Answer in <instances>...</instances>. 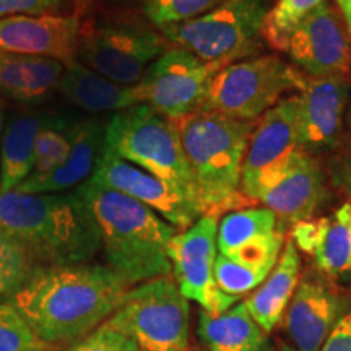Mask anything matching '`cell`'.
Here are the masks:
<instances>
[{
	"label": "cell",
	"instance_id": "cell-1",
	"mask_svg": "<svg viewBox=\"0 0 351 351\" xmlns=\"http://www.w3.org/2000/svg\"><path fill=\"white\" fill-rule=\"evenodd\" d=\"M129 288L99 263L41 267L8 301L39 340L64 348L103 326Z\"/></svg>",
	"mask_w": 351,
	"mask_h": 351
},
{
	"label": "cell",
	"instance_id": "cell-2",
	"mask_svg": "<svg viewBox=\"0 0 351 351\" xmlns=\"http://www.w3.org/2000/svg\"><path fill=\"white\" fill-rule=\"evenodd\" d=\"M0 228L39 269L88 263L101 251L98 226L77 192H0Z\"/></svg>",
	"mask_w": 351,
	"mask_h": 351
},
{
	"label": "cell",
	"instance_id": "cell-3",
	"mask_svg": "<svg viewBox=\"0 0 351 351\" xmlns=\"http://www.w3.org/2000/svg\"><path fill=\"white\" fill-rule=\"evenodd\" d=\"M77 194L93 215L108 267L129 287L173 274L168 256L178 230L147 205L90 179Z\"/></svg>",
	"mask_w": 351,
	"mask_h": 351
},
{
	"label": "cell",
	"instance_id": "cell-4",
	"mask_svg": "<svg viewBox=\"0 0 351 351\" xmlns=\"http://www.w3.org/2000/svg\"><path fill=\"white\" fill-rule=\"evenodd\" d=\"M174 122L205 215L218 218L256 205L241 192V169L256 121L197 109Z\"/></svg>",
	"mask_w": 351,
	"mask_h": 351
},
{
	"label": "cell",
	"instance_id": "cell-5",
	"mask_svg": "<svg viewBox=\"0 0 351 351\" xmlns=\"http://www.w3.org/2000/svg\"><path fill=\"white\" fill-rule=\"evenodd\" d=\"M104 145L122 160L168 184L205 215L189 169L178 124L147 104L116 112L108 122Z\"/></svg>",
	"mask_w": 351,
	"mask_h": 351
},
{
	"label": "cell",
	"instance_id": "cell-6",
	"mask_svg": "<svg viewBox=\"0 0 351 351\" xmlns=\"http://www.w3.org/2000/svg\"><path fill=\"white\" fill-rule=\"evenodd\" d=\"M106 324L140 351H189L191 345V306L169 275L130 287Z\"/></svg>",
	"mask_w": 351,
	"mask_h": 351
},
{
	"label": "cell",
	"instance_id": "cell-7",
	"mask_svg": "<svg viewBox=\"0 0 351 351\" xmlns=\"http://www.w3.org/2000/svg\"><path fill=\"white\" fill-rule=\"evenodd\" d=\"M267 13V0H223L204 15L158 29L173 46L205 62L231 64L257 51Z\"/></svg>",
	"mask_w": 351,
	"mask_h": 351
},
{
	"label": "cell",
	"instance_id": "cell-8",
	"mask_svg": "<svg viewBox=\"0 0 351 351\" xmlns=\"http://www.w3.org/2000/svg\"><path fill=\"white\" fill-rule=\"evenodd\" d=\"M158 32L129 19L86 21L82 23L77 60L119 85L134 86L168 49L169 41Z\"/></svg>",
	"mask_w": 351,
	"mask_h": 351
},
{
	"label": "cell",
	"instance_id": "cell-9",
	"mask_svg": "<svg viewBox=\"0 0 351 351\" xmlns=\"http://www.w3.org/2000/svg\"><path fill=\"white\" fill-rule=\"evenodd\" d=\"M306 78L275 56L232 62L210 82L200 109L239 121H256L278 103L289 88H301Z\"/></svg>",
	"mask_w": 351,
	"mask_h": 351
},
{
	"label": "cell",
	"instance_id": "cell-10",
	"mask_svg": "<svg viewBox=\"0 0 351 351\" xmlns=\"http://www.w3.org/2000/svg\"><path fill=\"white\" fill-rule=\"evenodd\" d=\"M225 65L205 62L178 46L168 47L134 85L137 103L147 104L171 121H181L200 109L210 82Z\"/></svg>",
	"mask_w": 351,
	"mask_h": 351
},
{
	"label": "cell",
	"instance_id": "cell-11",
	"mask_svg": "<svg viewBox=\"0 0 351 351\" xmlns=\"http://www.w3.org/2000/svg\"><path fill=\"white\" fill-rule=\"evenodd\" d=\"M298 96L278 101L256 124L241 169V192L247 199L257 202L302 152L298 142Z\"/></svg>",
	"mask_w": 351,
	"mask_h": 351
},
{
	"label": "cell",
	"instance_id": "cell-12",
	"mask_svg": "<svg viewBox=\"0 0 351 351\" xmlns=\"http://www.w3.org/2000/svg\"><path fill=\"white\" fill-rule=\"evenodd\" d=\"M218 218L205 215L168 245L174 280L184 298L195 301L210 315H219L239 301L223 293L215 282Z\"/></svg>",
	"mask_w": 351,
	"mask_h": 351
},
{
	"label": "cell",
	"instance_id": "cell-13",
	"mask_svg": "<svg viewBox=\"0 0 351 351\" xmlns=\"http://www.w3.org/2000/svg\"><path fill=\"white\" fill-rule=\"evenodd\" d=\"M90 181L147 205L176 230H187L197 219L205 217L199 208L184 200L168 184L138 166L122 160L106 145L99 153Z\"/></svg>",
	"mask_w": 351,
	"mask_h": 351
},
{
	"label": "cell",
	"instance_id": "cell-14",
	"mask_svg": "<svg viewBox=\"0 0 351 351\" xmlns=\"http://www.w3.org/2000/svg\"><path fill=\"white\" fill-rule=\"evenodd\" d=\"M289 57L309 75L345 77L351 67L348 23L330 3H322L291 33Z\"/></svg>",
	"mask_w": 351,
	"mask_h": 351
},
{
	"label": "cell",
	"instance_id": "cell-15",
	"mask_svg": "<svg viewBox=\"0 0 351 351\" xmlns=\"http://www.w3.org/2000/svg\"><path fill=\"white\" fill-rule=\"evenodd\" d=\"M82 20L77 12L59 15H13L0 19V51L77 60Z\"/></svg>",
	"mask_w": 351,
	"mask_h": 351
},
{
	"label": "cell",
	"instance_id": "cell-16",
	"mask_svg": "<svg viewBox=\"0 0 351 351\" xmlns=\"http://www.w3.org/2000/svg\"><path fill=\"white\" fill-rule=\"evenodd\" d=\"M298 109V142L302 152L332 150L339 140L350 99L345 77H313L301 86Z\"/></svg>",
	"mask_w": 351,
	"mask_h": 351
},
{
	"label": "cell",
	"instance_id": "cell-17",
	"mask_svg": "<svg viewBox=\"0 0 351 351\" xmlns=\"http://www.w3.org/2000/svg\"><path fill=\"white\" fill-rule=\"evenodd\" d=\"M283 244L285 231L269 208L234 210L218 223V251L234 262L275 269Z\"/></svg>",
	"mask_w": 351,
	"mask_h": 351
},
{
	"label": "cell",
	"instance_id": "cell-18",
	"mask_svg": "<svg viewBox=\"0 0 351 351\" xmlns=\"http://www.w3.org/2000/svg\"><path fill=\"white\" fill-rule=\"evenodd\" d=\"M340 317V298L332 285L307 274L289 301L285 328L298 351H320Z\"/></svg>",
	"mask_w": 351,
	"mask_h": 351
},
{
	"label": "cell",
	"instance_id": "cell-19",
	"mask_svg": "<svg viewBox=\"0 0 351 351\" xmlns=\"http://www.w3.org/2000/svg\"><path fill=\"white\" fill-rule=\"evenodd\" d=\"M327 197L326 176L313 155L301 152L278 181L267 187L257 202L274 212L278 228L313 219Z\"/></svg>",
	"mask_w": 351,
	"mask_h": 351
},
{
	"label": "cell",
	"instance_id": "cell-20",
	"mask_svg": "<svg viewBox=\"0 0 351 351\" xmlns=\"http://www.w3.org/2000/svg\"><path fill=\"white\" fill-rule=\"evenodd\" d=\"M108 122L98 117L77 122L75 138L65 163L47 174H29L15 191L21 194H64L80 187L93 176L96 161L104 147Z\"/></svg>",
	"mask_w": 351,
	"mask_h": 351
},
{
	"label": "cell",
	"instance_id": "cell-21",
	"mask_svg": "<svg viewBox=\"0 0 351 351\" xmlns=\"http://www.w3.org/2000/svg\"><path fill=\"white\" fill-rule=\"evenodd\" d=\"M293 244L315 258L324 275L341 278L351 275L350 202L332 217L306 219L293 225Z\"/></svg>",
	"mask_w": 351,
	"mask_h": 351
},
{
	"label": "cell",
	"instance_id": "cell-22",
	"mask_svg": "<svg viewBox=\"0 0 351 351\" xmlns=\"http://www.w3.org/2000/svg\"><path fill=\"white\" fill-rule=\"evenodd\" d=\"M65 64L43 56L0 51V93L23 106H39L59 91Z\"/></svg>",
	"mask_w": 351,
	"mask_h": 351
},
{
	"label": "cell",
	"instance_id": "cell-23",
	"mask_svg": "<svg viewBox=\"0 0 351 351\" xmlns=\"http://www.w3.org/2000/svg\"><path fill=\"white\" fill-rule=\"evenodd\" d=\"M54 114L16 112L7 122L0 142V192H12L33 173L36 140Z\"/></svg>",
	"mask_w": 351,
	"mask_h": 351
},
{
	"label": "cell",
	"instance_id": "cell-24",
	"mask_svg": "<svg viewBox=\"0 0 351 351\" xmlns=\"http://www.w3.org/2000/svg\"><path fill=\"white\" fill-rule=\"evenodd\" d=\"M197 335L208 351H274L269 333L252 319L244 301L219 315L200 309Z\"/></svg>",
	"mask_w": 351,
	"mask_h": 351
},
{
	"label": "cell",
	"instance_id": "cell-25",
	"mask_svg": "<svg viewBox=\"0 0 351 351\" xmlns=\"http://www.w3.org/2000/svg\"><path fill=\"white\" fill-rule=\"evenodd\" d=\"M59 93L82 111L91 114L119 112L138 104L134 86H124L109 80L78 60L65 65Z\"/></svg>",
	"mask_w": 351,
	"mask_h": 351
},
{
	"label": "cell",
	"instance_id": "cell-26",
	"mask_svg": "<svg viewBox=\"0 0 351 351\" xmlns=\"http://www.w3.org/2000/svg\"><path fill=\"white\" fill-rule=\"evenodd\" d=\"M301 258L293 241H287L275 269L267 280L244 301L249 314L267 333L282 322L285 311L295 295L300 278Z\"/></svg>",
	"mask_w": 351,
	"mask_h": 351
},
{
	"label": "cell",
	"instance_id": "cell-27",
	"mask_svg": "<svg viewBox=\"0 0 351 351\" xmlns=\"http://www.w3.org/2000/svg\"><path fill=\"white\" fill-rule=\"evenodd\" d=\"M78 121L56 116L43 127L36 140V160L32 174H47L59 169L72 150Z\"/></svg>",
	"mask_w": 351,
	"mask_h": 351
},
{
	"label": "cell",
	"instance_id": "cell-28",
	"mask_svg": "<svg viewBox=\"0 0 351 351\" xmlns=\"http://www.w3.org/2000/svg\"><path fill=\"white\" fill-rule=\"evenodd\" d=\"M322 3L324 0H278L267 13L261 34L274 49L288 51L291 33Z\"/></svg>",
	"mask_w": 351,
	"mask_h": 351
},
{
	"label": "cell",
	"instance_id": "cell-29",
	"mask_svg": "<svg viewBox=\"0 0 351 351\" xmlns=\"http://www.w3.org/2000/svg\"><path fill=\"white\" fill-rule=\"evenodd\" d=\"M39 267L0 228V301H8Z\"/></svg>",
	"mask_w": 351,
	"mask_h": 351
},
{
	"label": "cell",
	"instance_id": "cell-30",
	"mask_svg": "<svg viewBox=\"0 0 351 351\" xmlns=\"http://www.w3.org/2000/svg\"><path fill=\"white\" fill-rule=\"evenodd\" d=\"M44 343L10 301H0V351H60Z\"/></svg>",
	"mask_w": 351,
	"mask_h": 351
},
{
	"label": "cell",
	"instance_id": "cell-31",
	"mask_svg": "<svg viewBox=\"0 0 351 351\" xmlns=\"http://www.w3.org/2000/svg\"><path fill=\"white\" fill-rule=\"evenodd\" d=\"M271 270L269 267L245 265L218 254L215 261V282L226 295L243 298L261 287Z\"/></svg>",
	"mask_w": 351,
	"mask_h": 351
},
{
	"label": "cell",
	"instance_id": "cell-32",
	"mask_svg": "<svg viewBox=\"0 0 351 351\" xmlns=\"http://www.w3.org/2000/svg\"><path fill=\"white\" fill-rule=\"evenodd\" d=\"M142 13L156 28L182 23L204 15L223 0H134Z\"/></svg>",
	"mask_w": 351,
	"mask_h": 351
},
{
	"label": "cell",
	"instance_id": "cell-33",
	"mask_svg": "<svg viewBox=\"0 0 351 351\" xmlns=\"http://www.w3.org/2000/svg\"><path fill=\"white\" fill-rule=\"evenodd\" d=\"M330 184L351 204V104L346 109L343 129L327 161Z\"/></svg>",
	"mask_w": 351,
	"mask_h": 351
},
{
	"label": "cell",
	"instance_id": "cell-34",
	"mask_svg": "<svg viewBox=\"0 0 351 351\" xmlns=\"http://www.w3.org/2000/svg\"><path fill=\"white\" fill-rule=\"evenodd\" d=\"M60 351H140V348L134 340L104 322L90 335Z\"/></svg>",
	"mask_w": 351,
	"mask_h": 351
},
{
	"label": "cell",
	"instance_id": "cell-35",
	"mask_svg": "<svg viewBox=\"0 0 351 351\" xmlns=\"http://www.w3.org/2000/svg\"><path fill=\"white\" fill-rule=\"evenodd\" d=\"M75 0H0V19L13 15H59Z\"/></svg>",
	"mask_w": 351,
	"mask_h": 351
},
{
	"label": "cell",
	"instance_id": "cell-36",
	"mask_svg": "<svg viewBox=\"0 0 351 351\" xmlns=\"http://www.w3.org/2000/svg\"><path fill=\"white\" fill-rule=\"evenodd\" d=\"M320 351H351V311L341 315Z\"/></svg>",
	"mask_w": 351,
	"mask_h": 351
},
{
	"label": "cell",
	"instance_id": "cell-37",
	"mask_svg": "<svg viewBox=\"0 0 351 351\" xmlns=\"http://www.w3.org/2000/svg\"><path fill=\"white\" fill-rule=\"evenodd\" d=\"M337 2H339V5L341 8V13H343L345 21L351 28V0H337Z\"/></svg>",
	"mask_w": 351,
	"mask_h": 351
},
{
	"label": "cell",
	"instance_id": "cell-38",
	"mask_svg": "<svg viewBox=\"0 0 351 351\" xmlns=\"http://www.w3.org/2000/svg\"><path fill=\"white\" fill-rule=\"evenodd\" d=\"M90 2H91V0H75V7H78V10H77L78 15H80V13H82L83 10H85V7H86Z\"/></svg>",
	"mask_w": 351,
	"mask_h": 351
},
{
	"label": "cell",
	"instance_id": "cell-39",
	"mask_svg": "<svg viewBox=\"0 0 351 351\" xmlns=\"http://www.w3.org/2000/svg\"><path fill=\"white\" fill-rule=\"evenodd\" d=\"M276 351H298L295 346H291V345H287V343H282L278 346V350Z\"/></svg>",
	"mask_w": 351,
	"mask_h": 351
},
{
	"label": "cell",
	"instance_id": "cell-40",
	"mask_svg": "<svg viewBox=\"0 0 351 351\" xmlns=\"http://www.w3.org/2000/svg\"><path fill=\"white\" fill-rule=\"evenodd\" d=\"M2 134H3V122H2V114H0V142H2Z\"/></svg>",
	"mask_w": 351,
	"mask_h": 351
},
{
	"label": "cell",
	"instance_id": "cell-41",
	"mask_svg": "<svg viewBox=\"0 0 351 351\" xmlns=\"http://www.w3.org/2000/svg\"><path fill=\"white\" fill-rule=\"evenodd\" d=\"M350 230H351V204H350Z\"/></svg>",
	"mask_w": 351,
	"mask_h": 351
},
{
	"label": "cell",
	"instance_id": "cell-42",
	"mask_svg": "<svg viewBox=\"0 0 351 351\" xmlns=\"http://www.w3.org/2000/svg\"><path fill=\"white\" fill-rule=\"evenodd\" d=\"M197 351H208V350H205V348H204V350H197Z\"/></svg>",
	"mask_w": 351,
	"mask_h": 351
}]
</instances>
